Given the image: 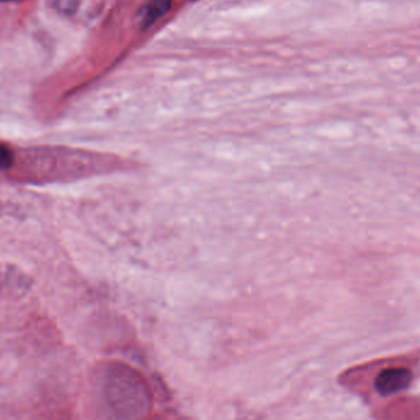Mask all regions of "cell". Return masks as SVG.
<instances>
[{"mask_svg": "<svg viewBox=\"0 0 420 420\" xmlns=\"http://www.w3.org/2000/svg\"><path fill=\"white\" fill-rule=\"evenodd\" d=\"M172 0H150L148 5L145 6V12L143 14V27L147 29L149 26L154 25L170 10Z\"/></svg>", "mask_w": 420, "mask_h": 420, "instance_id": "obj_2", "label": "cell"}, {"mask_svg": "<svg viewBox=\"0 0 420 420\" xmlns=\"http://www.w3.org/2000/svg\"><path fill=\"white\" fill-rule=\"evenodd\" d=\"M0 1H9V0H0Z\"/></svg>", "mask_w": 420, "mask_h": 420, "instance_id": "obj_4", "label": "cell"}, {"mask_svg": "<svg viewBox=\"0 0 420 420\" xmlns=\"http://www.w3.org/2000/svg\"><path fill=\"white\" fill-rule=\"evenodd\" d=\"M14 164L12 149L4 143H0V170H8Z\"/></svg>", "mask_w": 420, "mask_h": 420, "instance_id": "obj_3", "label": "cell"}, {"mask_svg": "<svg viewBox=\"0 0 420 420\" xmlns=\"http://www.w3.org/2000/svg\"><path fill=\"white\" fill-rule=\"evenodd\" d=\"M413 380V373L406 367L385 369L376 376L375 388L381 396H391L407 390Z\"/></svg>", "mask_w": 420, "mask_h": 420, "instance_id": "obj_1", "label": "cell"}]
</instances>
